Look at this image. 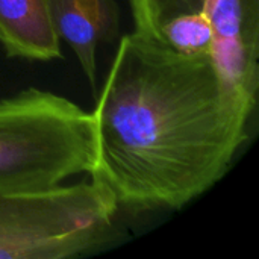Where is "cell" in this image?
I'll list each match as a JSON object with an SVG mask.
<instances>
[{
  "label": "cell",
  "instance_id": "cell-1",
  "mask_svg": "<svg viewBox=\"0 0 259 259\" xmlns=\"http://www.w3.org/2000/svg\"><path fill=\"white\" fill-rule=\"evenodd\" d=\"M250 117L211 58L126 33L91 112L90 176L118 208L181 209L223 179Z\"/></svg>",
  "mask_w": 259,
  "mask_h": 259
},
{
  "label": "cell",
  "instance_id": "cell-2",
  "mask_svg": "<svg viewBox=\"0 0 259 259\" xmlns=\"http://www.w3.org/2000/svg\"><path fill=\"white\" fill-rule=\"evenodd\" d=\"M137 36L211 58L253 114L259 88V0H127Z\"/></svg>",
  "mask_w": 259,
  "mask_h": 259
},
{
  "label": "cell",
  "instance_id": "cell-3",
  "mask_svg": "<svg viewBox=\"0 0 259 259\" xmlns=\"http://www.w3.org/2000/svg\"><path fill=\"white\" fill-rule=\"evenodd\" d=\"M93 164L91 112L38 88L0 100V193L49 190Z\"/></svg>",
  "mask_w": 259,
  "mask_h": 259
},
{
  "label": "cell",
  "instance_id": "cell-4",
  "mask_svg": "<svg viewBox=\"0 0 259 259\" xmlns=\"http://www.w3.org/2000/svg\"><path fill=\"white\" fill-rule=\"evenodd\" d=\"M118 211L96 181L0 193V259H64L102 244Z\"/></svg>",
  "mask_w": 259,
  "mask_h": 259
},
{
  "label": "cell",
  "instance_id": "cell-5",
  "mask_svg": "<svg viewBox=\"0 0 259 259\" xmlns=\"http://www.w3.org/2000/svg\"><path fill=\"white\" fill-rule=\"evenodd\" d=\"M50 8L59 41L70 46L93 93H97V49L120 36L117 0H50Z\"/></svg>",
  "mask_w": 259,
  "mask_h": 259
},
{
  "label": "cell",
  "instance_id": "cell-6",
  "mask_svg": "<svg viewBox=\"0 0 259 259\" xmlns=\"http://www.w3.org/2000/svg\"><path fill=\"white\" fill-rule=\"evenodd\" d=\"M0 46L8 58H61L50 0H0Z\"/></svg>",
  "mask_w": 259,
  "mask_h": 259
}]
</instances>
